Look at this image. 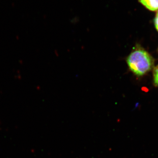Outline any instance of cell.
<instances>
[{
	"instance_id": "cell-5",
	"label": "cell",
	"mask_w": 158,
	"mask_h": 158,
	"mask_svg": "<svg viewBox=\"0 0 158 158\" xmlns=\"http://www.w3.org/2000/svg\"><path fill=\"white\" fill-rule=\"evenodd\" d=\"M157 15H158V11Z\"/></svg>"
},
{
	"instance_id": "cell-4",
	"label": "cell",
	"mask_w": 158,
	"mask_h": 158,
	"mask_svg": "<svg viewBox=\"0 0 158 158\" xmlns=\"http://www.w3.org/2000/svg\"><path fill=\"white\" fill-rule=\"evenodd\" d=\"M155 25L156 29L158 31V15H157L155 19Z\"/></svg>"
},
{
	"instance_id": "cell-2",
	"label": "cell",
	"mask_w": 158,
	"mask_h": 158,
	"mask_svg": "<svg viewBox=\"0 0 158 158\" xmlns=\"http://www.w3.org/2000/svg\"><path fill=\"white\" fill-rule=\"evenodd\" d=\"M139 2L150 11L158 9V0H139Z\"/></svg>"
},
{
	"instance_id": "cell-3",
	"label": "cell",
	"mask_w": 158,
	"mask_h": 158,
	"mask_svg": "<svg viewBox=\"0 0 158 158\" xmlns=\"http://www.w3.org/2000/svg\"><path fill=\"white\" fill-rule=\"evenodd\" d=\"M153 76L154 84L156 86H158V65L154 68Z\"/></svg>"
},
{
	"instance_id": "cell-1",
	"label": "cell",
	"mask_w": 158,
	"mask_h": 158,
	"mask_svg": "<svg viewBox=\"0 0 158 158\" xmlns=\"http://www.w3.org/2000/svg\"><path fill=\"white\" fill-rule=\"evenodd\" d=\"M127 62L131 71L141 76L153 68L154 60L147 51L137 46L127 57Z\"/></svg>"
}]
</instances>
